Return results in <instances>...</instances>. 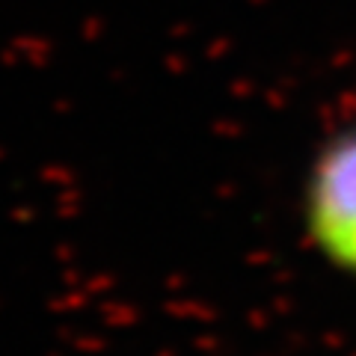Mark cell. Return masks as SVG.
I'll return each instance as SVG.
<instances>
[{"mask_svg": "<svg viewBox=\"0 0 356 356\" xmlns=\"http://www.w3.org/2000/svg\"><path fill=\"white\" fill-rule=\"evenodd\" d=\"M309 238L330 264L356 273V128L324 146L309 175Z\"/></svg>", "mask_w": 356, "mask_h": 356, "instance_id": "obj_1", "label": "cell"}]
</instances>
